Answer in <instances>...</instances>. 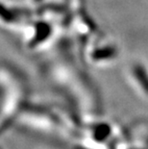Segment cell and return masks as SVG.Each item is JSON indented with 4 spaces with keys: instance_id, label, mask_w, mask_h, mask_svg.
I'll list each match as a JSON object with an SVG mask.
<instances>
[{
    "instance_id": "6da1fadb",
    "label": "cell",
    "mask_w": 148,
    "mask_h": 149,
    "mask_svg": "<svg viewBox=\"0 0 148 149\" xmlns=\"http://www.w3.org/2000/svg\"><path fill=\"white\" fill-rule=\"evenodd\" d=\"M0 149H2V148H1V147H0Z\"/></svg>"
}]
</instances>
